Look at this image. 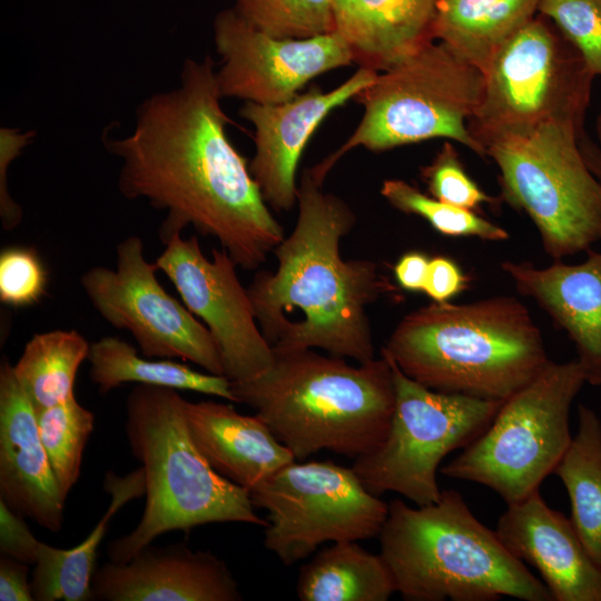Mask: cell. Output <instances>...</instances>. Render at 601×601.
I'll list each match as a JSON object with an SVG mask.
<instances>
[{
	"instance_id": "obj_1",
	"label": "cell",
	"mask_w": 601,
	"mask_h": 601,
	"mask_svg": "<svg viewBox=\"0 0 601 601\" xmlns=\"http://www.w3.org/2000/svg\"><path fill=\"white\" fill-rule=\"evenodd\" d=\"M221 98L211 58L186 59L178 85L144 100L132 130L105 136V146L121 160V195L167 211L162 243L191 225L252 270L285 238L284 229L226 134Z\"/></svg>"
},
{
	"instance_id": "obj_2",
	"label": "cell",
	"mask_w": 601,
	"mask_h": 601,
	"mask_svg": "<svg viewBox=\"0 0 601 601\" xmlns=\"http://www.w3.org/2000/svg\"><path fill=\"white\" fill-rule=\"evenodd\" d=\"M295 227L273 250L277 268L257 272L247 292L273 351L319 348L365 363L375 358L367 307L387 289L377 264L343 259L339 244L356 216L306 168Z\"/></svg>"
},
{
	"instance_id": "obj_3",
	"label": "cell",
	"mask_w": 601,
	"mask_h": 601,
	"mask_svg": "<svg viewBox=\"0 0 601 601\" xmlns=\"http://www.w3.org/2000/svg\"><path fill=\"white\" fill-rule=\"evenodd\" d=\"M269 368L230 383L295 460L326 450L356 459L385 437L395 404L393 370L380 358L351 365L313 348L273 351Z\"/></svg>"
},
{
	"instance_id": "obj_4",
	"label": "cell",
	"mask_w": 601,
	"mask_h": 601,
	"mask_svg": "<svg viewBox=\"0 0 601 601\" xmlns=\"http://www.w3.org/2000/svg\"><path fill=\"white\" fill-rule=\"evenodd\" d=\"M382 351L427 388L496 401L512 396L550 361L541 331L512 296L414 309Z\"/></svg>"
},
{
	"instance_id": "obj_5",
	"label": "cell",
	"mask_w": 601,
	"mask_h": 601,
	"mask_svg": "<svg viewBox=\"0 0 601 601\" xmlns=\"http://www.w3.org/2000/svg\"><path fill=\"white\" fill-rule=\"evenodd\" d=\"M377 538L404 600L553 601L546 585L475 518L455 490L416 508L392 501Z\"/></svg>"
},
{
	"instance_id": "obj_6",
	"label": "cell",
	"mask_w": 601,
	"mask_h": 601,
	"mask_svg": "<svg viewBox=\"0 0 601 601\" xmlns=\"http://www.w3.org/2000/svg\"><path fill=\"white\" fill-rule=\"evenodd\" d=\"M175 388L138 384L126 401V435L145 474L146 504L137 526L109 543L110 561L125 563L160 534L209 523L266 526L249 493L220 475L195 444Z\"/></svg>"
},
{
	"instance_id": "obj_7",
	"label": "cell",
	"mask_w": 601,
	"mask_h": 601,
	"mask_svg": "<svg viewBox=\"0 0 601 601\" xmlns=\"http://www.w3.org/2000/svg\"><path fill=\"white\" fill-rule=\"evenodd\" d=\"M484 87L480 69L445 43L428 41L378 72L354 98L364 107L359 124L336 151L311 170L324 183L335 164L357 147L378 152L436 138L456 141L484 158V149L467 127Z\"/></svg>"
},
{
	"instance_id": "obj_8",
	"label": "cell",
	"mask_w": 601,
	"mask_h": 601,
	"mask_svg": "<svg viewBox=\"0 0 601 601\" xmlns=\"http://www.w3.org/2000/svg\"><path fill=\"white\" fill-rule=\"evenodd\" d=\"M484 78L481 105L467 122L484 151L492 140L546 124L584 131L594 75L546 17L539 13L519 29L493 57Z\"/></svg>"
},
{
	"instance_id": "obj_9",
	"label": "cell",
	"mask_w": 601,
	"mask_h": 601,
	"mask_svg": "<svg viewBox=\"0 0 601 601\" xmlns=\"http://www.w3.org/2000/svg\"><path fill=\"white\" fill-rule=\"evenodd\" d=\"M584 383L577 359L549 361L503 402L487 427L441 473L482 484L506 504L524 500L540 490L568 450L570 408Z\"/></svg>"
},
{
	"instance_id": "obj_10",
	"label": "cell",
	"mask_w": 601,
	"mask_h": 601,
	"mask_svg": "<svg viewBox=\"0 0 601 601\" xmlns=\"http://www.w3.org/2000/svg\"><path fill=\"white\" fill-rule=\"evenodd\" d=\"M583 132L546 124L484 147L500 170L501 199L529 216L553 260L601 242V183L580 149Z\"/></svg>"
},
{
	"instance_id": "obj_11",
	"label": "cell",
	"mask_w": 601,
	"mask_h": 601,
	"mask_svg": "<svg viewBox=\"0 0 601 601\" xmlns=\"http://www.w3.org/2000/svg\"><path fill=\"white\" fill-rule=\"evenodd\" d=\"M390 359L395 404L387 433L371 452L354 459L363 485L380 496L395 492L415 505L436 502L437 469L491 423L504 401L433 391L406 376Z\"/></svg>"
},
{
	"instance_id": "obj_12",
	"label": "cell",
	"mask_w": 601,
	"mask_h": 601,
	"mask_svg": "<svg viewBox=\"0 0 601 601\" xmlns=\"http://www.w3.org/2000/svg\"><path fill=\"white\" fill-rule=\"evenodd\" d=\"M267 512L263 544L293 565L327 542L378 536L388 504L371 493L352 467L332 461L292 462L250 493Z\"/></svg>"
},
{
	"instance_id": "obj_13",
	"label": "cell",
	"mask_w": 601,
	"mask_h": 601,
	"mask_svg": "<svg viewBox=\"0 0 601 601\" xmlns=\"http://www.w3.org/2000/svg\"><path fill=\"white\" fill-rule=\"evenodd\" d=\"M116 253L115 269L96 266L80 278L99 315L115 328L128 331L146 357H178L224 375L211 334L159 284L158 268L144 257L141 238H125Z\"/></svg>"
},
{
	"instance_id": "obj_14",
	"label": "cell",
	"mask_w": 601,
	"mask_h": 601,
	"mask_svg": "<svg viewBox=\"0 0 601 601\" xmlns=\"http://www.w3.org/2000/svg\"><path fill=\"white\" fill-rule=\"evenodd\" d=\"M164 244L155 265L174 284L188 311L205 323L218 348L224 376L230 383L244 382L269 368L273 349L227 252L213 249L210 260L197 237L184 239L180 233Z\"/></svg>"
},
{
	"instance_id": "obj_15",
	"label": "cell",
	"mask_w": 601,
	"mask_h": 601,
	"mask_svg": "<svg viewBox=\"0 0 601 601\" xmlns=\"http://www.w3.org/2000/svg\"><path fill=\"white\" fill-rule=\"evenodd\" d=\"M214 42L221 58L216 70L221 97L260 105L288 101L317 76L354 62L349 45L337 31L276 38L253 27L234 8L217 13Z\"/></svg>"
},
{
	"instance_id": "obj_16",
	"label": "cell",
	"mask_w": 601,
	"mask_h": 601,
	"mask_svg": "<svg viewBox=\"0 0 601 601\" xmlns=\"http://www.w3.org/2000/svg\"><path fill=\"white\" fill-rule=\"evenodd\" d=\"M377 73L359 67L329 91L312 88L275 105L245 101L239 115L254 126L255 152L249 171L269 207L276 211L294 208L297 204V167L313 132L334 109L368 87Z\"/></svg>"
},
{
	"instance_id": "obj_17",
	"label": "cell",
	"mask_w": 601,
	"mask_h": 601,
	"mask_svg": "<svg viewBox=\"0 0 601 601\" xmlns=\"http://www.w3.org/2000/svg\"><path fill=\"white\" fill-rule=\"evenodd\" d=\"M495 532L515 558L539 571L553 601H601V564L571 519L550 508L540 490L508 504Z\"/></svg>"
},
{
	"instance_id": "obj_18",
	"label": "cell",
	"mask_w": 601,
	"mask_h": 601,
	"mask_svg": "<svg viewBox=\"0 0 601 601\" xmlns=\"http://www.w3.org/2000/svg\"><path fill=\"white\" fill-rule=\"evenodd\" d=\"M93 600L240 601L243 594L227 564L208 551L185 544L141 549L128 562L109 561L95 570Z\"/></svg>"
},
{
	"instance_id": "obj_19",
	"label": "cell",
	"mask_w": 601,
	"mask_h": 601,
	"mask_svg": "<svg viewBox=\"0 0 601 601\" xmlns=\"http://www.w3.org/2000/svg\"><path fill=\"white\" fill-rule=\"evenodd\" d=\"M0 500L51 532L63 522V496L41 442L36 411L8 359L0 366Z\"/></svg>"
},
{
	"instance_id": "obj_20",
	"label": "cell",
	"mask_w": 601,
	"mask_h": 601,
	"mask_svg": "<svg viewBox=\"0 0 601 601\" xmlns=\"http://www.w3.org/2000/svg\"><path fill=\"white\" fill-rule=\"evenodd\" d=\"M578 264L561 260L548 267L505 260L503 272L516 290L533 298L563 329L577 351L585 382L601 385V250H587Z\"/></svg>"
},
{
	"instance_id": "obj_21",
	"label": "cell",
	"mask_w": 601,
	"mask_h": 601,
	"mask_svg": "<svg viewBox=\"0 0 601 601\" xmlns=\"http://www.w3.org/2000/svg\"><path fill=\"white\" fill-rule=\"evenodd\" d=\"M185 413L191 437L209 464L248 493L296 461L257 414L243 415L215 401H186Z\"/></svg>"
},
{
	"instance_id": "obj_22",
	"label": "cell",
	"mask_w": 601,
	"mask_h": 601,
	"mask_svg": "<svg viewBox=\"0 0 601 601\" xmlns=\"http://www.w3.org/2000/svg\"><path fill=\"white\" fill-rule=\"evenodd\" d=\"M437 0H332L335 30L354 62L381 72L432 41Z\"/></svg>"
},
{
	"instance_id": "obj_23",
	"label": "cell",
	"mask_w": 601,
	"mask_h": 601,
	"mask_svg": "<svg viewBox=\"0 0 601 601\" xmlns=\"http://www.w3.org/2000/svg\"><path fill=\"white\" fill-rule=\"evenodd\" d=\"M104 490L110 495V504L95 529L80 544L62 550L40 543L31 579L35 600H93L91 579L96 570L97 549L114 515L126 503L145 494L142 467L125 476H118L109 471L104 480Z\"/></svg>"
},
{
	"instance_id": "obj_24",
	"label": "cell",
	"mask_w": 601,
	"mask_h": 601,
	"mask_svg": "<svg viewBox=\"0 0 601 601\" xmlns=\"http://www.w3.org/2000/svg\"><path fill=\"white\" fill-rule=\"evenodd\" d=\"M539 0H437L431 37L483 73L501 47L538 13Z\"/></svg>"
},
{
	"instance_id": "obj_25",
	"label": "cell",
	"mask_w": 601,
	"mask_h": 601,
	"mask_svg": "<svg viewBox=\"0 0 601 601\" xmlns=\"http://www.w3.org/2000/svg\"><path fill=\"white\" fill-rule=\"evenodd\" d=\"M358 541L335 542L318 551L299 571L302 601H386L396 592L390 568Z\"/></svg>"
},
{
	"instance_id": "obj_26",
	"label": "cell",
	"mask_w": 601,
	"mask_h": 601,
	"mask_svg": "<svg viewBox=\"0 0 601 601\" xmlns=\"http://www.w3.org/2000/svg\"><path fill=\"white\" fill-rule=\"evenodd\" d=\"M87 359L90 380L100 394L125 383H137L194 391L234 402L230 381L224 375L200 373L168 359H146L132 345L117 337L106 336L90 344Z\"/></svg>"
},
{
	"instance_id": "obj_27",
	"label": "cell",
	"mask_w": 601,
	"mask_h": 601,
	"mask_svg": "<svg viewBox=\"0 0 601 601\" xmlns=\"http://www.w3.org/2000/svg\"><path fill=\"white\" fill-rule=\"evenodd\" d=\"M571 504V521L590 555L601 564V421L580 404L578 431L555 467Z\"/></svg>"
},
{
	"instance_id": "obj_28",
	"label": "cell",
	"mask_w": 601,
	"mask_h": 601,
	"mask_svg": "<svg viewBox=\"0 0 601 601\" xmlns=\"http://www.w3.org/2000/svg\"><path fill=\"white\" fill-rule=\"evenodd\" d=\"M90 344L77 331L56 329L33 335L13 373L36 412L75 396L73 385Z\"/></svg>"
},
{
	"instance_id": "obj_29",
	"label": "cell",
	"mask_w": 601,
	"mask_h": 601,
	"mask_svg": "<svg viewBox=\"0 0 601 601\" xmlns=\"http://www.w3.org/2000/svg\"><path fill=\"white\" fill-rule=\"evenodd\" d=\"M38 431L63 496L77 483L95 415L76 396L36 412Z\"/></svg>"
},
{
	"instance_id": "obj_30",
	"label": "cell",
	"mask_w": 601,
	"mask_h": 601,
	"mask_svg": "<svg viewBox=\"0 0 601 601\" xmlns=\"http://www.w3.org/2000/svg\"><path fill=\"white\" fill-rule=\"evenodd\" d=\"M380 191L395 209L422 217L442 235L487 242H504L510 237L505 228L476 211L441 201L403 179L384 180Z\"/></svg>"
},
{
	"instance_id": "obj_31",
	"label": "cell",
	"mask_w": 601,
	"mask_h": 601,
	"mask_svg": "<svg viewBox=\"0 0 601 601\" xmlns=\"http://www.w3.org/2000/svg\"><path fill=\"white\" fill-rule=\"evenodd\" d=\"M253 27L276 38L305 39L335 30L332 0H234Z\"/></svg>"
},
{
	"instance_id": "obj_32",
	"label": "cell",
	"mask_w": 601,
	"mask_h": 601,
	"mask_svg": "<svg viewBox=\"0 0 601 601\" xmlns=\"http://www.w3.org/2000/svg\"><path fill=\"white\" fill-rule=\"evenodd\" d=\"M538 13L552 21L601 76V0H539Z\"/></svg>"
},
{
	"instance_id": "obj_33",
	"label": "cell",
	"mask_w": 601,
	"mask_h": 601,
	"mask_svg": "<svg viewBox=\"0 0 601 601\" xmlns=\"http://www.w3.org/2000/svg\"><path fill=\"white\" fill-rule=\"evenodd\" d=\"M421 176L432 197L457 207L476 211L485 204L499 201L469 176L450 141H445L434 159L422 168Z\"/></svg>"
},
{
	"instance_id": "obj_34",
	"label": "cell",
	"mask_w": 601,
	"mask_h": 601,
	"mask_svg": "<svg viewBox=\"0 0 601 601\" xmlns=\"http://www.w3.org/2000/svg\"><path fill=\"white\" fill-rule=\"evenodd\" d=\"M48 274L32 247L10 246L0 253V302L20 308L38 303L46 293Z\"/></svg>"
},
{
	"instance_id": "obj_35",
	"label": "cell",
	"mask_w": 601,
	"mask_h": 601,
	"mask_svg": "<svg viewBox=\"0 0 601 601\" xmlns=\"http://www.w3.org/2000/svg\"><path fill=\"white\" fill-rule=\"evenodd\" d=\"M32 138L33 134L31 131H21L8 127L0 130V216L2 227L6 230L13 229L22 218L20 206L13 200L8 190V169Z\"/></svg>"
},
{
	"instance_id": "obj_36",
	"label": "cell",
	"mask_w": 601,
	"mask_h": 601,
	"mask_svg": "<svg viewBox=\"0 0 601 601\" xmlns=\"http://www.w3.org/2000/svg\"><path fill=\"white\" fill-rule=\"evenodd\" d=\"M40 541L33 535L22 515L0 500V551L27 564H35Z\"/></svg>"
},
{
	"instance_id": "obj_37",
	"label": "cell",
	"mask_w": 601,
	"mask_h": 601,
	"mask_svg": "<svg viewBox=\"0 0 601 601\" xmlns=\"http://www.w3.org/2000/svg\"><path fill=\"white\" fill-rule=\"evenodd\" d=\"M467 286V276L452 258L443 255L430 258L423 293L433 302H450Z\"/></svg>"
},
{
	"instance_id": "obj_38",
	"label": "cell",
	"mask_w": 601,
	"mask_h": 601,
	"mask_svg": "<svg viewBox=\"0 0 601 601\" xmlns=\"http://www.w3.org/2000/svg\"><path fill=\"white\" fill-rule=\"evenodd\" d=\"M0 600L32 601L31 581L28 580V564L2 555L0 559Z\"/></svg>"
},
{
	"instance_id": "obj_39",
	"label": "cell",
	"mask_w": 601,
	"mask_h": 601,
	"mask_svg": "<svg viewBox=\"0 0 601 601\" xmlns=\"http://www.w3.org/2000/svg\"><path fill=\"white\" fill-rule=\"evenodd\" d=\"M430 258L421 252L402 255L394 266L398 285L408 292H423Z\"/></svg>"
},
{
	"instance_id": "obj_40",
	"label": "cell",
	"mask_w": 601,
	"mask_h": 601,
	"mask_svg": "<svg viewBox=\"0 0 601 601\" xmlns=\"http://www.w3.org/2000/svg\"><path fill=\"white\" fill-rule=\"evenodd\" d=\"M579 146L588 167L601 183V151L597 142L583 132L579 138Z\"/></svg>"
},
{
	"instance_id": "obj_41",
	"label": "cell",
	"mask_w": 601,
	"mask_h": 601,
	"mask_svg": "<svg viewBox=\"0 0 601 601\" xmlns=\"http://www.w3.org/2000/svg\"><path fill=\"white\" fill-rule=\"evenodd\" d=\"M595 134H597V145L601 151V110L598 115L597 121H595Z\"/></svg>"
}]
</instances>
